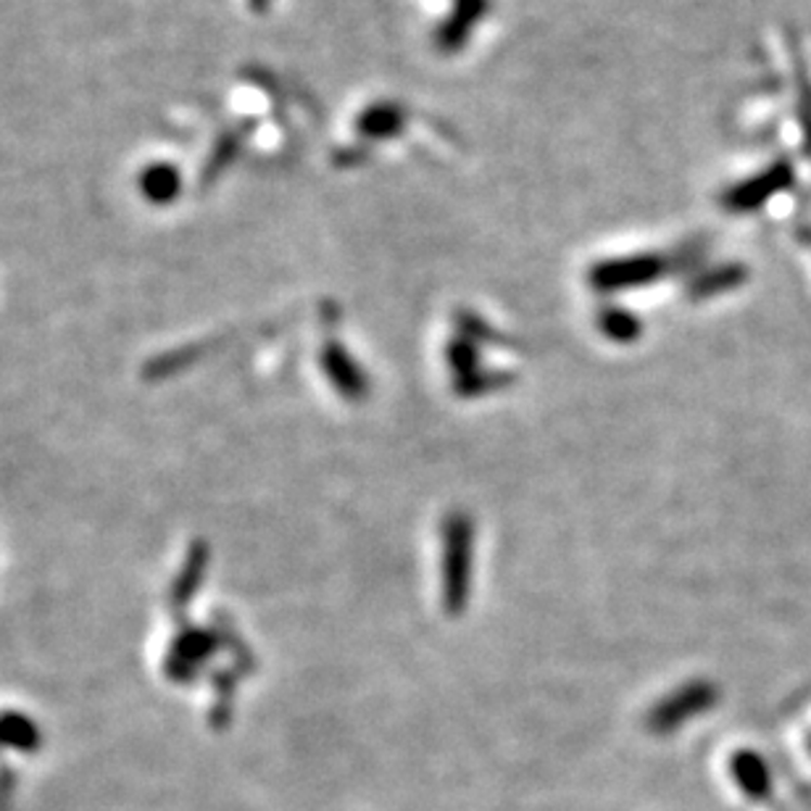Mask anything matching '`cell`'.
Masks as SVG:
<instances>
[{
  "mask_svg": "<svg viewBox=\"0 0 811 811\" xmlns=\"http://www.w3.org/2000/svg\"><path fill=\"white\" fill-rule=\"evenodd\" d=\"M709 691L706 687H691V691L685 693H678L672 700H667V704H661L659 709L651 715V728L656 730V733H669V730L678 728L680 722H685L687 717L698 715L700 709H706L709 706Z\"/></svg>",
  "mask_w": 811,
  "mask_h": 811,
  "instance_id": "1",
  "label": "cell"
},
{
  "mask_svg": "<svg viewBox=\"0 0 811 811\" xmlns=\"http://www.w3.org/2000/svg\"><path fill=\"white\" fill-rule=\"evenodd\" d=\"M733 774L737 785H741L743 793H748V796H770V772H767L764 761L756 754H737L733 761Z\"/></svg>",
  "mask_w": 811,
  "mask_h": 811,
  "instance_id": "2",
  "label": "cell"
},
{
  "mask_svg": "<svg viewBox=\"0 0 811 811\" xmlns=\"http://www.w3.org/2000/svg\"><path fill=\"white\" fill-rule=\"evenodd\" d=\"M145 190L153 201H166L177 190V171L169 166H156L145 175Z\"/></svg>",
  "mask_w": 811,
  "mask_h": 811,
  "instance_id": "3",
  "label": "cell"
}]
</instances>
